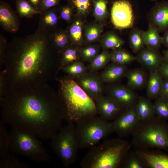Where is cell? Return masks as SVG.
Listing matches in <instances>:
<instances>
[{
    "label": "cell",
    "mask_w": 168,
    "mask_h": 168,
    "mask_svg": "<svg viewBox=\"0 0 168 168\" xmlns=\"http://www.w3.org/2000/svg\"><path fill=\"white\" fill-rule=\"evenodd\" d=\"M140 121L135 106L124 109L112 122L114 132L120 138L132 135Z\"/></svg>",
    "instance_id": "cell-10"
},
{
    "label": "cell",
    "mask_w": 168,
    "mask_h": 168,
    "mask_svg": "<svg viewBox=\"0 0 168 168\" xmlns=\"http://www.w3.org/2000/svg\"><path fill=\"white\" fill-rule=\"evenodd\" d=\"M149 13V24L159 32L168 30V1L156 2Z\"/></svg>",
    "instance_id": "cell-14"
},
{
    "label": "cell",
    "mask_w": 168,
    "mask_h": 168,
    "mask_svg": "<svg viewBox=\"0 0 168 168\" xmlns=\"http://www.w3.org/2000/svg\"><path fill=\"white\" fill-rule=\"evenodd\" d=\"M29 165L21 163L13 154L8 152L0 158V168H28Z\"/></svg>",
    "instance_id": "cell-33"
},
{
    "label": "cell",
    "mask_w": 168,
    "mask_h": 168,
    "mask_svg": "<svg viewBox=\"0 0 168 168\" xmlns=\"http://www.w3.org/2000/svg\"><path fill=\"white\" fill-rule=\"evenodd\" d=\"M83 23L80 20L76 21L69 29V34L72 41L75 44L80 45L83 42Z\"/></svg>",
    "instance_id": "cell-35"
},
{
    "label": "cell",
    "mask_w": 168,
    "mask_h": 168,
    "mask_svg": "<svg viewBox=\"0 0 168 168\" xmlns=\"http://www.w3.org/2000/svg\"><path fill=\"white\" fill-rule=\"evenodd\" d=\"M0 67L3 65V61L4 54L7 45L6 39L3 36H0Z\"/></svg>",
    "instance_id": "cell-44"
},
{
    "label": "cell",
    "mask_w": 168,
    "mask_h": 168,
    "mask_svg": "<svg viewBox=\"0 0 168 168\" xmlns=\"http://www.w3.org/2000/svg\"><path fill=\"white\" fill-rule=\"evenodd\" d=\"M131 135L132 144L137 149L156 148L168 152V124L156 116L140 121Z\"/></svg>",
    "instance_id": "cell-5"
},
{
    "label": "cell",
    "mask_w": 168,
    "mask_h": 168,
    "mask_svg": "<svg viewBox=\"0 0 168 168\" xmlns=\"http://www.w3.org/2000/svg\"><path fill=\"white\" fill-rule=\"evenodd\" d=\"M163 61L168 62V48L162 52Z\"/></svg>",
    "instance_id": "cell-49"
},
{
    "label": "cell",
    "mask_w": 168,
    "mask_h": 168,
    "mask_svg": "<svg viewBox=\"0 0 168 168\" xmlns=\"http://www.w3.org/2000/svg\"><path fill=\"white\" fill-rule=\"evenodd\" d=\"M147 97H139L135 107L140 121L148 120L156 116L153 103Z\"/></svg>",
    "instance_id": "cell-21"
},
{
    "label": "cell",
    "mask_w": 168,
    "mask_h": 168,
    "mask_svg": "<svg viewBox=\"0 0 168 168\" xmlns=\"http://www.w3.org/2000/svg\"><path fill=\"white\" fill-rule=\"evenodd\" d=\"M160 96L168 99V79H163L162 87Z\"/></svg>",
    "instance_id": "cell-46"
},
{
    "label": "cell",
    "mask_w": 168,
    "mask_h": 168,
    "mask_svg": "<svg viewBox=\"0 0 168 168\" xmlns=\"http://www.w3.org/2000/svg\"><path fill=\"white\" fill-rule=\"evenodd\" d=\"M102 29V26L100 25H91L86 26L84 31L86 41L92 43L97 41L100 37Z\"/></svg>",
    "instance_id": "cell-38"
},
{
    "label": "cell",
    "mask_w": 168,
    "mask_h": 168,
    "mask_svg": "<svg viewBox=\"0 0 168 168\" xmlns=\"http://www.w3.org/2000/svg\"><path fill=\"white\" fill-rule=\"evenodd\" d=\"M136 60L149 71L158 70L163 60L162 55L158 50L144 47L137 53Z\"/></svg>",
    "instance_id": "cell-15"
},
{
    "label": "cell",
    "mask_w": 168,
    "mask_h": 168,
    "mask_svg": "<svg viewBox=\"0 0 168 168\" xmlns=\"http://www.w3.org/2000/svg\"><path fill=\"white\" fill-rule=\"evenodd\" d=\"M6 72L5 70L1 72L0 73V99L5 95L6 92Z\"/></svg>",
    "instance_id": "cell-43"
},
{
    "label": "cell",
    "mask_w": 168,
    "mask_h": 168,
    "mask_svg": "<svg viewBox=\"0 0 168 168\" xmlns=\"http://www.w3.org/2000/svg\"><path fill=\"white\" fill-rule=\"evenodd\" d=\"M131 147L128 141L120 138L107 140L91 148L82 159L80 166L83 168H120Z\"/></svg>",
    "instance_id": "cell-4"
},
{
    "label": "cell",
    "mask_w": 168,
    "mask_h": 168,
    "mask_svg": "<svg viewBox=\"0 0 168 168\" xmlns=\"http://www.w3.org/2000/svg\"><path fill=\"white\" fill-rule=\"evenodd\" d=\"M0 23L3 29L8 32L15 33L19 28L17 17L8 3L0 1Z\"/></svg>",
    "instance_id": "cell-16"
},
{
    "label": "cell",
    "mask_w": 168,
    "mask_h": 168,
    "mask_svg": "<svg viewBox=\"0 0 168 168\" xmlns=\"http://www.w3.org/2000/svg\"><path fill=\"white\" fill-rule=\"evenodd\" d=\"M9 150L36 162H49L50 157L38 138L30 133L12 128L9 133Z\"/></svg>",
    "instance_id": "cell-6"
},
{
    "label": "cell",
    "mask_w": 168,
    "mask_h": 168,
    "mask_svg": "<svg viewBox=\"0 0 168 168\" xmlns=\"http://www.w3.org/2000/svg\"><path fill=\"white\" fill-rule=\"evenodd\" d=\"M158 70L163 79H168V62L163 61Z\"/></svg>",
    "instance_id": "cell-45"
},
{
    "label": "cell",
    "mask_w": 168,
    "mask_h": 168,
    "mask_svg": "<svg viewBox=\"0 0 168 168\" xmlns=\"http://www.w3.org/2000/svg\"><path fill=\"white\" fill-rule=\"evenodd\" d=\"M110 60V53L104 49L90 63L87 68L90 72H94L106 66Z\"/></svg>",
    "instance_id": "cell-29"
},
{
    "label": "cell",
    "mask_w": 168,
    "mask_h": 168,
    "mask_svg": "<svg viewBox=\"0 0 168 168\" xmlns=\"http://www.w3.org/2000/svg\"><path fill=\"white\" fill-rule=\"evenodd\" d=\"M76 123V132L79 148H91L114 132L112 122L97 115Z\"/></svg>",
    "instance_id": "cell-7"
},
{
    "label": "cell",
    "mask_w": 168,
    "mask_h": 168,
    "mask_svg": "<svg viewBox=\"0 0 168 168\" xmlns=\"http://www.w3.org/2000/svg\"><path fill=\"white\" fill-rule=\"evenodd\" d=\"M99 47L96 45L88 46L78 50L80 56L82 60L91 63L99 54Z\"/></svg>",
    "instance_id": "cell-40"
},
{
    "label": "cell",
    "mask_w": 168,
    "mask_h": 168,
    "mask_svg": "<svg viewBox=\"0 0 168 168\" xmlns=\"http://www.w3.org/2000/svg\"><path fill=\"white\" fill-rule=\"evenodd\" d=\"M58 93L64 105L65 119L78 122L98 114L95 101L78 84L72 77L67 75L57 78Z\"/></svg>",
    "instance_id": "cell-3"
},
{
    "label": "cell",
    "mask_w": 168,
    "mask_h": 168,
    "mask_svg": "<svg viewBox=\"0 0 168 168\" xmlns=\"http://www.w3.org/2000/svg\"><path fill=\"white\" fill-rule=\"evenodd\" d=\"M163 79L158 70L149 72L147 83L146 97L152 100L160 96Z\"/></svg>",
    "instance_id": "cell-20"
},
{
    "label": "cell",
    "mask_w": 168,
    "mask_h": 168,
    "mask_svg": "<svg viewBox=\"0 0 168 168\" xmlns=\"http://www.w3.org/2000/svg\"><path fill=\"white\" fill-rule=\"evenodd\" d=\"M51 38L56 49L59 54L69 46L68 36L65 31H60L51 34Z\"/></svg>",
    "instance_id": "cell-32"
},
{
    "label": "cell",
    "mask_w": 168,
    "mask_h": 168,
    "mask_svg": "<svg viewBox=\"0 0 168 168\" xmlns=\"http://www.w3.org/2000/svg\"><path fill=\"white\" fill-rule=\"evenodd\" d=\"M111 22L114 26L119 29L131 27L134 18L132 6L125 0H119L113 3L111 11Z\"/></svg>",
    "instance_id": "cell-9"
},
{
    "label": "cell",
    "mask_w": 168,
    "mask_h": 168,
    "mask_svg": "<svg viewBox=\"0 0 168 168\" xmlns=\"http://www.w3.org/2000/svg\"><path fill=\"white\" fill-rule=\"evenodd\" d=\"M147 77L143 69H128L125 77L127 80V86L133 91L141 89L146 86Z\"/></svg>",
    "instance_id": "cell-19"
},
{
    "label": "cell",
    "mask_w": 168,
    "mask_h": 168,
    "mask_svg": "<svg viewBox=\"0 0 168 168\" xmlns=\"http://www.w3.org/2000/svg\"><path fill=\"white\" fill-rule=\"evenodd\" d=\"M94 0H68L71 5L76 10L77 14L84 16L89 12Z\"/></svg>",
    "instance_id": "cell-39"
},
{
    "label": "cell",
    "mask_w": 168,
    "mask_h": 168,
    "mask_svg": "<svg viewBox=\"0 0 168 168\" xmlns=\"http://www.w3.org/2000/svg\"><path fill=\"white\" fill-rule=\"evenodd\" d=\"M155 27L149 24L147 30L143 31V36L147 47L158 50L162 44V37Z\"/></svg>",
    "instance_id": "cell-22"
},
{
    "label": "cell",
    "mask_w": 168,
    "mask_h": 168,
    "mask_svg": "<svg viewBox=\"0 0 168 168\" xmlns=\"http://www.w3.org/2000/svg\"><path fill=\"white\" fill-rule=\"evenodd\" d=\"M76 81L84 91L95 101L103 95L104 82L100 75L91 72H87Z\"/></svg>",
    "instance_id": "cell-12"
},
{
    "label": "cell",
    "mask_w": 168,
    "mask_h": 168,
    "mask_svg": "<svg viewBox=\"0 0 168 168\" xmlns=\"http://www.w3.org/2000/svg\"><path fill=\"white\" fill-rule=\"evenodd\" d=\"M120 168H147L144 160L136 150L129 151L124 157Z\"/></svg>",
    "instance_id": "cell-23"
},
{
    "label": "cell",
    "mask_w": 168,
    "mask_h": 168,
    "mask_svg": "<svg viewBox=\"0 0 168 168\" xmlns=\"http://www.w3.org/2000/svg\"><path fill=\"white\" fill-rule=\"evenodd\" d=\"M106 90V95L114 100L124 109L134 106L139 97L127 86L112 84Z\"/></svg>",
    "instance_id": "cell-11"
},
{
    "label": "cell",
    "mask_w": 168,
    "mask_h": 168,
    "mask_svg": "<svg viewBox=\"0 0 168 168\" xmlns=\"http://www.w3.org/2000/svg\"><path fill=\"white\" fill-rule=\"evenodd\" d=\"M0 103L5 124L43 140L54 137L65 119L63 102L48 83L8 91Z\"/></svg>",
    "instance_id": "cell-1"
},
{
    "label": "cell",
    "mask_w": 168,
    "mask_h": 168,
    "mask_svg": "<svg viewBox=\"0 0 168 168\" xmlns=\"http://www.w3.org/2000/svg\"><path fill=\"white\" fill-rule=\"evenodd\" d=\"M127 65L112 62L106 66L100 76L104 82L113 84L125 77Z\"/></svg>",
    "instance_id": "cell-18"
},
{
    "label": "cell",
    "mask_w": 168,
    "mask_h": 168,
    "mask_svg": "<svg viewBox=\"0 0 168 168\" xmlns=\"http://www.w3.org/2000/svg\"><path fill=\"white\" fill-rule=\"evenodd\" d=\"M108 0H94L93 1V15L95 19L101 21L105 20L108 16L107 8Z\"/></svg>",
    "instance_id": "cell-36"
},
{
    "label": "cell",
    "mask_w": 168,
    "mask_h": 168,
    "mask_svg": "<svg viewBox=\"0 0 168 168\" xmlns=\"http://www.w3.org/2000/svg\"><path fill=\"white\" fill-rule=\"evenodd\" d=\"M50 139L52 150L65 167L75 162L79 148L74 123L62 127Z\"/></svg>",
    "instance_id": "cell-8"
},
{
    "label": "cell",
    "mask_w": 168,
    "mask_h": 168,
    "mask_svg": "<svg viewBox=\"0 0 168 168\" xmlns=\"http://www.w3.org/2000/svg\"><path fill=\"white\" fill-rule=\"evenodd\" d=\"M49 31L38 28L24 37L7 43L3 61L6 92L9 90L48 83L60 71L59 53Z\"/></svg>",
    "instance_id": "cell-2"
},
{
    "label": "cell",
    "mask_w": 168,
    "mask_h": 168,
    "mask_svg": "<svg viewBox=\"0 0 168 168\" xmlns=\"http://www.w3.org/2000/svg\"><path fill=\"white\" fill-rule=\"evenodd\" d=\"M17 12L21 17H31L37 14L43 12L35 8L27 0H16Z\"/></svg>",
    "instance_id": "cell-26"
},
{
    "label": "cell",
    "mask_w": 168,
    "mask_h": 168,
    "mask_svg": "<svg viewBox=\"0 0 168 168\" xmlns=\"http://www.w3.org/2000/svg\"><path fill=\"white\" fill-rule=\"evenodd\" d=\"M95 102L98 114L107 121L114 120L124 110L114 100L107 95L101 96Z\"/></svg>",
    "instance_id": "cell-13"
},
{
    "label": "cell",
    "mask_w": 168,
    "mask_h": 168,
    "mask_svg": "<svg viewBox=\"0 0 168 168\" xmlns=\"http://www.w3.org/2000/svg\"><path fill=\"white\" fill-rule=\"evenodd\" d=\"M60 54H61L60 58V70L64 67L78 60V50L75 48L69 46Z\"/></svg>",
    "instance_id": "cell-30"
},
{
    "label": "cell",
    "mask_w": 168,
    "mask_h": 168,
    "mask_svg": "<svg viewBox=\"0 0 168 168\" xmlns=\"http://www.w3.org/2000/svg\"><path fill=\"white\" fill-rule=\"evenodd\" d=\"M151 1H156V0H151Z\"/></svg>",
    "instance_id": "cell-50"
},
{
    "label": "cell",
    "mask_w": 168,
    "mask_h": 168,
    "mask_svg": "<svg viewBox=\"0 0 168 168\" xmlns=\"http://www.w3.org/2000/svg\"><path fill=\"white\" fill-rule=\"evenodd\" d=\"M153 106L156 116L165 120H168V99L159 96L155 100Z\"/></svg>",
    "instance_id": "cell-34"
},
{
    "label": "cell",
    "mask_w": 168,
    "mask_h": 168,
    "mask_svg": "<svg viewBox=\"0 0 168 168\" xmlns=\"http://www.w3.org/2000/svg\"><path fill=\"white\" fill-rule=\"evenodd\" d=\"M149 168H168V154L159 151L136 149Z\"/></svg>",
    "instance_id": "cell-17"
},
{
    "label": "cell",
    "mask_w": 168,
    "mask_h": 168,
    "mask_svg": "<svg viewBox=\"0 0 168 168\" xmlns=\"http://www.w3.org/2000/svg\"><path fill=\"white\" fill-rule=\"evenodd\" d=\"M143 31L135 28L131 32L129 36L130 47L133 53L137 54L145 45L143 36Z\"/></svg>",
    "instance_id": "cell-27"
},
{
    "label": "cell",
    "mask_w": 168,
    "mask_h": 168,
    "mask_svg": "<svg viewBox=\"0 0 168 168\" xmlns=\"http://www.w3.org/2000/svg\"><path fill=\"white\" fill-rule=\"evenodd\" d=\"M136 60L135 56L121 48L113 49L110 53V60L113 63L127 65Z\"/></svg>",
    "instance_id": "cell-24"
},
{
    "label": "cell",
    "mask_w": 168,
    "mask_h": 168,
    "mask_svg": "<svg viewBox=\"0 0 168 168\" xmlns=\"http://www.w3.org/2000/svg\"><path fill=\"white\" fill-rule=\"evenodd\" d=\"M162 37V44L168 48V30L165 32L164 34Z\"/></svg>",
    "instance_id": "cell-47"
},
{
    "label": "cell",
    "mask_w": 168,
    "mask_h": 168,
    "mask_svg": "<svg viewBox=\"0 0 168 168\" xmlns=\"http://www.w3.org/2000/svg\"><path fill=\"white\" fill-rule=\"evenodd\" d=\"M60 11V16L62 19L66 21L70 20L72 14V10L70 7L64 6L61 8Z\"/></svg>",
    "instance_id": "cell-42"
},
{
    "label": "cell",
    "mask_w": 168,
    "mask_h": 168,
    "mask_svg": "<svg viewBox=\"0 0 168 168\" xmlns=\"http://www.w3.org/2000/svg\"><path fill=\"white\" fill-rule=\"evenodd\" d=\"M60 0H41L39 10L43 12L54 7L57 5Z\"/></svg>",
    "instance_id": "cell-41"
},
{
    "label": "cell",
    "mask_w": 168,
    "mask_h": 168,
    "mask_svg": "<svg viewBox=\"0 0 168 168\" xmlns=\"http://www.w3.org/2000/svg\"><path fill=\"white\" fill-rule=\"evenodd\" d=\"M73 78H79L87 72V68L82 61L78 60L66 66L62 69Z\"/></svg>",
    "instance_id": "cell-31"
},
{
    "label": "cell",
    "mask_w": 168,
    "mask_h": 168,
    "mask_svg": "<svg viewBox=\"0 0 168 168\" xmlns=\"http://www.w3.org/2000/svg\"><path fill=\"white\" fill-rule=\"evenodd\" d=\"M41 15L39 27L49 31V29L56 26L58 22V17L54 8L48 9Z\"/></svg>",
    "instance_id": "cell-25"
},
{
    "label": "cell",
    "mask_w": 168,
    "mask_h": 168,
    "mask_svg": "<svg viewBox=\"0 0 168 168\" xmlns=\"http://www.w3.org/2000/svg\"><path fill=\"white\" fill-rule=\"evenodd\" d=\"M124 44V41L114 33L109 32L103 36L101 40V45L104 49L121 48Z\"/></svg>",
    "instance_id": "cell-28"
},
{
    "label": "cell",
    "mask_w": 168,
    "mask_h": 168,
    "mask_svg": "<svg viewBox=\"0 0 168 168\" xmlns=\"http://www.w3.org/2000/svg\"><path fill=\"white\" fill-rule=\"evenodd\" d=\"M4 124L2 120L0 121V158L5 155L9 150V133L7 132Z\"/></svg>",
    "instance_id": "cell-37"
},
{
    "label": "cell",
    "mask_w": 168,
    "mask_h": 168,
    "mask_svg": "<svg viewBox=\"0 0 168 168\" xmlns=\"http://www.w3.org/2000/svg\"><path fill=\"white\" fill-rule=\"evenodd\" d=\"M27 0L35 8L39 10V5L41 0Z\"/></svg>",
    "instance_id": "cell-48"
}]
</instances>
